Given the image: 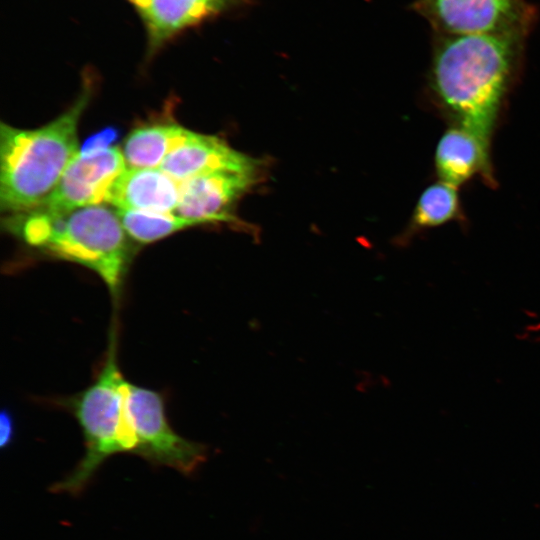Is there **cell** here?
I'll list each match as a JSON object with an SVG mask.
<instances>
[{"instance_id":"obj_6","label":"cell","mask_w":540,"mask_h":540,"mask_svg":"<svg viewBox=\"0 0 540 540\" xmlns=\"http://www.w3.org/2000/svg\"><path fill=\"white\" fill-rule=\"evenodd\" d=\"M435 34L530 32L536 11L525 0H416Z\"/></svg>"},{"instance_id":"obj_14","label":"cell","mask_w":540,"mask_h":540,"mask_svg":"<svg viewBox=\"0 0 540 540\" xmlns=\"http://www.w3.org/2000/svg\"><path fill=\"white\" fill-rule=\"evenodd\" d=\"M461 216L457 187L440 180L421 194L411 219V228H433Z\"/></svg>"},{"instance_id":"obj_11","label":"cell","mask_w":540,"mask_h":540,"mask_svg":"<svg viewBox=\"0 0 540 540\" xmlns=\"http://www.w3.org/2000/svg\"><path fill=\"white\" fill-rule=\"evenodd\" d=\"M136 8L146 28L149 56L185 29L222 9L214 0H142Z\"/></svg>"},{"instance_id":"obj_10","label":"cell","mask_w":540,"mask_h":540,"mask_svg":"<svg viewBox=\"0 0 540 540\" xmlns=\"http://www.w3.org/2000/svg\"><path fill=\"white\" fill-rule=\"evenodd\" d=\"M257 161L233 149L218 136L193 131L188 140L173 150L159 168L182 182L200 174L246 167Z\"/></svg>"},{"instance_id":"obj_13","label":"cell","mask_w":540,"mask_h":540,"mask_svg":"<svg viewBox=\"0 0 540 540\" xmlns=\"http://www.w3.org/2000/svg\"><path fill=\"white\" fill-rule=\"evenodd\" d=\"M192 132L172 120L150 121L134 127L121 148L127 168H159Z\"/></svg>"},{"instance_id":"obj_8","label":"cell","mask_w":540,"mask_h":540,"mask_svg":"<svg viewBox=\"0 0 540 540\" xmlns=\"http://www.w3.org/2000/svg\"><path fill=\"white\" fill-rule=\"evenodd\" d=\"M126 169L122 151L117 147L90 153L78 152L53 193L36 209L65 212L85 206L107 204L115 182Z\"/></svg>"},{"instance_id":"obj_2","label":"cell","mask_w":540,"mask_h":540,"mask_svg":"<svg viewBox=\"0 0 540 540\" xmlns=\"http://www.w3.org/2000/svg\"><path fill=\"white\" fill-rule=\"evenodd\" d=\"M6 227L30 247L92 270L118 300L136 247L111 205L35 209L8 216Z\"/></svg>"},{"instance_id":"obj_19","label":"cell","mask_w":540,"mask_h":540,"mask_svg":"<svg viewBox=\"0 0 540 540\" xmlns=\"http://www.w3.org/2000/svg\"><path fill=\"white\" fill-rule=\"evenodd\" d=\"M130 2H132L135 6L142 0H129Z\"/></svg>"},{"instance_id":"obj_5","label":"cell","mask_w":540,"mask_h":540,"mask_svg":"<svg viewBox=\"0 0 540 540\" xmlns=\"http://www.w3.org/2000/svg\"><path fill=\"white\" fill-rule=\"evenodd\" d=\"M125 394L136 437L133 453L152 464L167 466L186 475L205 461L207 450L204 445L190 441L172 429L158 392L127 382Z\"/></svg>"},{"instance_id":"obj_9","label":"cell","mask_w":540,"mask_h":540,"mask_svg":"<svg viewBox=\"0 0 540 540\" xmlns=\"http://www.w3.org/2000/svg\"><path fill=\"white\" fill-rule=\"evenodd\" d=\"M180 182L160 168H127L115 182L108 205L116 209L174 213Z\"/></svg>"},{"instance_id":"obj_4","label":"cell","mask_w":540,"mask_h":540,"mask_svg":"<svg viewBox=\"0 0 540 540\" xmlns=\"http://www.w3.org/2000/svg\"><path fill=\"white\" fill-rule=\"evenodd\" d=\"M126 383L117 365L113 331L97 378L68 402L82 430L85 453L69 475L53 484L51 491L78 495L108 457L134 452L136 437L126 406Z\"/></svg>"},{"instance_id":"obj_3","label":"cell","mask_w":540,"mask_h":540,"mask_svg":"<svg viewBox=\"0 0 540 540\" xmlns=\"http://www.w3.org/2000/svg\"><path fill=\"white\" fill-rule=\"evenodd\" d=\"M90 78L74 103L35 129L0 126V206L8 216L29 212L53 193L79 152L77 130L93 89Z\"/></svg>"},{"instance_id":"obj_17","label":"cell","mask_w":540,"mask_h":540,"mask_svg":"<svg viewBox=\"0 0 540 540\" xmlns=\"http://www.w3.org/2000/svg\"><path fill=\"white\" fill-rule=\"evenodd\" d=\"M14 434V419L9 411L3 410L0 416V445L2 448H5L12 443Z\"/></svg>"},{"instance_id":"obj_7","label":"cell","mask_w":540,"mask_h":540,"mask_svg":"<svg viewBox=\"0 0 540 540\" xmlns=\"http://www.w3.org/2000/svg\"><path fill=\"white\" fill-rule=\"evenodd\" d=\"M257 162L241 168L200 174L180 182L174 214L197 226L233 221L238 200L258 179Z\"/></svg>"},{"instance_id":"obj_15","label":"cell","mask_w":540,"mask_h":540,"mask_svg":"<svg viewBox=\"0 0 540 540\" xmlns=\"http://www.w3.org/2000/svg\"><path fill=\"white\" fill-rule=\"evenodd\" d=\"M116 212L125 231L137 244H149L180 230L197 226L194 222L174 213L165 214L125 209H116Z\"/></svg>"},{"instance_id":"obj_12","label":"cell","mask_w":540,"mask_h":540,"mask_svg":"<svg viewBox=\"0 0 540 540\" xmlns=\"http://www.w3.org/2000/svg\"><path fill=\"white\" fill-rule=\"evenodd\" d=\"M489 145L471 131L453 125L440 138L435 166L441 181L455 187L475 174L490 178Z\"/></svg>"},{"instance_id":"obj_1","label":"cell","mask_w":540,"mask_h":540,"mask_svg":"<svg viewBox=\"0 0 540 540\" xmlns=\"http://www.w3.org/2000/svg\"><path fill=\"white\" fill-rule=\"evenodd\" d=\"M528 32L435 34L429 84L440 108L489 145Z\"/></svg>"},{"instance_id":"obj_18","label":"cell","mask_w":540,"mask_h":540,"mask_svg":"<svg viewBox=\"0 0 540 540\" xmlns=\"http://www.w3.org/2000/svg\"><path fill=\"white\" fill-rule=\"evenodd\" d=\"M217 2L223 9L227 4H230L233 0H214Z\"/></svg>"},{"instance_id":"obj_16","label":"cell","mask_w":540,"mask_h":540,"mask_svg":"<svg viewBox=\"0 0 540 540\" xmlns=\"http://www.w3.org/2000/svg\"><path fill=\"white\" fill-rule=\"evenodd\" d=\"M118 132L113 128H105L93 134L79 147L80 153H90L112 147V143L117 139Z\"/></svg>"}]
</instances>
